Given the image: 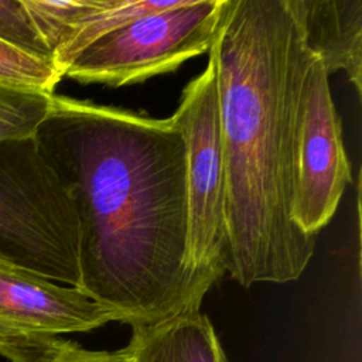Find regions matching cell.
Segmentation results:
<instances>
[{"instance_id": "1", "label": "cell", "mask_w": 362, "mask_h": 362, "mask_svg": "<svg viewBox=\"0 0 362 362\" xmlns=\"http://www.w3.org/2000/svg\"><path fill=\"white\" fill-rule=\"evenodd\" d=\"M34 139L75 209L76 288L132 328L199 311L215 281L184 264L185 144L171 117L54 95Z\"/></svg>"}, {"instance_id": "2", "label": "cell", "mask_w": 362, "mask_h": 362, "mask_svg": "<svg viewBox=\"0 0 362 362\" xmlns=\"http://www.w3.org/2000/svg\"><path fill=\"white\" fill-rule=\"evenodd\" d=\"M209 54L225 165V272L243 287L297 280L317 243L291 219L314 55L290 0H226Z\"/></svg>"}, {"instance_id": "3", "label": "cell", "mask_w": 362, "mask_h": 362, "mask_svg": "<svg viewBox=\"0 0 362 362\" xmlns=\"http://www.w3.org/2000/svg\"><path fill=\"white\" fill-rule=\"evenodd\" d=\"M0 259L76 287L72 201L31 137L0 139Z\"/></svg>"}, {"instance_id": "4", "label": "cell", "mask_w": 362, "mask_h": 362, "mask_svg": "<svg viewBox=\"0 0 362 362\" xmlns=\"http://www.w3.org/2000/svg\"><path fill=\"white\" fill-rule=\"evenodd\" d=\"M226 0H175L170 8L140 17L82 49L62 71L81 83L113 88L175 71L209 51Z\"/></svg>"}, {"instance_id": "5", "label": "cell", "mask_w": 362, "mask_h": 362, "mask_svg": "<svg viewBox=\"0 0 362 362\" xmlns=\"http://www.w3.org/2000/svg\"><path fill=\"white\" fill-rule=\"evenodd\" d=\"M171 120L185 144L187 247L184 264L215 283L226 273L225 165L215 61L188 82Z\"/></svg>"}, {"instance_id": "6", "label": "cell", "mask_w": 362, "mask_h": 362, "mask_svg": "<svg viewBox=\"0 0 362 362\" xmlns=\"http://www.w3.org/2000/svg\"><path fill=\"white\" fill-rule=\"evenodd\" d=\"M117 315L79 288L61 286L0 259V355L42 362L61 334L88 332Z\"/></svg>"}, {"instance_id": "7", "label": "cell", "mask_w": 362, "mask_h": 362, "mask_svg": "<svg viewBox=\"0 0 362 362\" xmlns=\"http://www.w3.org/2000/svg\"><path fill=\"white\" fill-rule=\"evenodd\" d=\"M296 171L291 219L303 233L317 236L332 219L352 175L328 72L315 57L304 81Z\"/></svg>"}, {"instance_id": "8", "label": "cell", "mask_w": 362, "mask_h": 362, "mask_svg": "<svg viewBox=\"0 0 362 362\" xmlns=\"http://www.w3.org/2000/svg\"><path fill=\"white\" fill-rule=\"evenodd\" d=\"M310 52L362 90V0H290Z\"/></svg>"}, {"instance_id": "9", "label": "cell", "mask_w": 362, "mask_h": 362, "mask_svg": "<svg viewBox=\"0 0 362 362\" xmlns=\"http://www.w3.org/2000/svg\"><path fill=\"white\" fill-rule=\"evenodd\" d=\"M124 349L132 362H229L212 322L201 311L132 328Z\"/></svg>"}, {"instance_id": "10", "label": "cell", "mask_w": 362, "mask_h": 362, "mask_svg": "<svg viewBox=\"0 0 362 362\" xmlns=\"http://www.w3.org/2000/svg\"><path fill=\"white\" fill-rule=\"evenodd\" d=\"M175 0H105L103 6L83 18L68 41L55 52L52 61L62 75L66 65L98 38L147 14L174 6Z\"/></svg>"}, {"instance_id": "11", "label": "cell", "mask_w": 362, "mask_h": 362, "mask_svg": "<svg viewBox=\"0 0 362 362\" xmlns=\"http://www.w3.org/2000/svg\"><path fill=\"white\" fill-rule=\"evenodd\" d=\"M34 27L54 58L79 23L103 6L105 0H23Z\"/></svg>"}, {"instance_id": "12", "label": "cell", "mask_w": 362, "mask_h": 362, "mask_svg": "<svg viewBox=\"0 0 362 362\" xmlns=\"http://www.w3.org/2000/svg\"><path fill=\"white\" fill-rule=\"evenodd\" d=\"M54 93L0 85V139L31 137L47 117Z\"/></svg>"}, {"instance_id": "13", "label": "cell", "mask_w": 362, "mask_h": 362, "mask_svg": "<svg viewBox=\"0 0 362 362\" xmlns=\"http://www.w3.org/2000/svg\"><path fill=\"white\" fill-rule=\"evenodd\" d=\"M61 79L51 59L31 55L0 40V85L54 93Z\"/></svg>"}, {"instance_id": "14", "label": "cell", "mask_w": 362, "mask_h": 362, "mask_svg": "<svg viewBox=\"0 0 362 362\" xmlns=\"http://www.w3.org/2000/svg\"><path fill=\"white\" fill-rule=\"evenodd\" d=\"M0 40L24 52L52 61L23 0H0Z\"/></svg>"}, {"instance_id": "15", "label": "cell", "mask_w": 362, "mask_h": 362, "mask_svg": "<svg viewBox=\"0 0 362 362\" xmlns=\"http://www.w3.org/2000/svg\"><path fill=\"white\" fill-rule=\"evenodd\" d=\"M42 362H132L124 348L117 351H90L79 344L59 339L55 349Z\"/></svg>"}]
</instances>
